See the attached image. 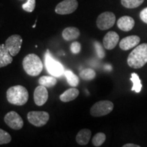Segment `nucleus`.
Segmentation results:
<instances>
[{
    "label": "nucleus",
    "instance_id": "nucleus-5",
    "mask_svg": "<svg viewBox=\"0 0 147 147\" xmlns=\"http://www.w3.org/2000/svg\"><path fill=\"white\" fill-rule=\"evenodd\" d=\"M113 103L108 100H102L93 104L90 110V114L94 117H100L107 115L113 111Z\"/></svg>",
    "mask_w": 147,
    "mask_h": 147
},
{
    "label": "nucleus",
    "instance_id": "nucleus-13",
    "mask_svg": "<svg viewBox=\"0 0 147 147\" xmlns=\"http://www.w3.org/2000/svg\"><path fill=\"white\" fill-rule=\"evenodd\" d=\"M119 41V36L115 32H108L103 39V45L107 50L115 49Z\"/></svg>",
    "mask_w": 147,
    "mask_h": 147
},
{
    "label": "nucleus",
    "instance_id": "nucleus-31",
    "mask_svg": "<svg viewBox=\"0 0 147 147\" xmlns=\"http://www.w3.org/2000/svg\"><path fill=\"white\" fill-rule=\"evenodd\" d=\"M36 23H35V24H34V25H33V28H34V27H36Z\"/></svg>",
    "mask_w": 147,
    "mask_h": 147
},
{
    "label": "nucleus",
    "instance_id": "nucleus-16",
    "mask_svg": "<svg viewBox=\"0 0 147 147\" xmlns=\"http://www.w3.org/2000/svg\"><path fill=\"white\" fill-rule=\"evenodd\" d=\"M80 35V30L74 27H67L62 32V37L65 41H72L76 40L79 38Z\"/></svg>",
    "mask_w": 147,
    "mask_h": 147
},
{
    "label": "nucleus",
    "instance_id": "nucleus-18",
    "mask_svg": "<svg viewBox=\"0 0 147 147\" xmlns=\"http://www.w3.org/2000/svg\"><path fill=\"white\" fill-rule=\"evenodd\" d=\"M79 95V91L75 87L69 89L62 93L59 96V99L63 102H69L74 100Z\"/></svg>",
    "mask_w": 147,
    "mask_h": 147
},
{
    "label": "nucleus",
    "instance_id": "nucleus-24",
    "mask_svg": "<svg viewBox=\"0 0 147 147\" xmlns=\"http://www.w3.org/2000/svg\"><path fill=\"white\" fill-rule=\"evenodd\" d=\"M106 138V136L105 134L104 133H102V132H99V133L96 134L93 136V139H92V143H93L94 146H100L105 142Z\"/></svg>",
    "mask_w": 147,
    "mask_h": 147
},
{
    "label": "nucleus",
    "instance_id": "nucleus-29",
    "mask_svg": "<svg viewBox=\"0 0 147 147\" xmlns=\"http://www.w3.org/2000/svg\"><path fill=\"white\" fill-rule=\"evenodd\" d=\"M140 17L144 23L147 24V8H144L141 11L140 13Z\"/></svg>",
    "mask_w": 147,
    "mask_h": 147
},
{
    "label": "nucleus",
    "instance_id": "nucleus-30",
    "mask_svg": "<svg viewBox=\"0 0 147 147\" xmlns=\"http://www.w3.org/2000/svg\"><path fill=\"white\" fill-rule=\"evenodd\" d=\"M123 147H140V146L135 144H131V143H129V144H124Z\"/></svg>",
    "mask_w": 147,
    "mask_h": 147
},
{
    "label": "nucleus",
    "instance_id": "nucleus-1",
    "mask_svg": "<svg viewBox=\"0 0 147 147\" xmlns=\"http://www.w3.org/2000/svg\"><path fill=\"white\" fill-rule=\"evenodd\" d=\"M147 63V43L138 45L130 53L127 57V64L130 67L139 69Z\"/></svg>",
    "mask_w": 147,
    "mask_h": 147
},
{
    "label": "nucleus",
    "instance_id": "nucleus-28",
    "mask_svg": "<svg viewBox=\"0 0 147 147\" xmlns=\"http://www.w3.org/2000/svg\"><path fill=\"white\" fill-rule=\"evenodd\" d=\"M70 51L73 54H78L81 51V45L78 42H74L70 45Z\"/></svg>",
    "mask_w": 147,
    "mask_h": 147
},
{
    "label": "nucleus",
    "instance_id": "nucleus-22",
    "mask_svg": "<svg viewBox=\"0 0 147 147\" xmlns=\"http://www.w3.org/2000/svg\"><path fill=\"white\" fill-rule=\"evenodd\" d=\"M130 80L133 82V87L131 88V91L136 92V93H140L142 89V85L141 84V80L138 75L136 73H132Z\"/></svg>",
    "mask_w": 147,
    "mask_h": 147
},
{
    "label": "nucleus",
    "instance_id": "nucleus-17",
    "mask_svg": "<svg viewBox=\"0 0 147 147\" xmlns=\"http://www.w3.org/2000/svg\"><path fill=\"white\" fill-rule=\"evenodd\" d=\"M91 136V130L88 129H83L77 134L76 141L80 145H86L89 143Z\"/></svg>",
    "mask_w": 147,
    "mask_h": 147
},
{
    "label": "nucleus",
    "instance_id": "nucleus-15",
    "mask_svg": "<svg viewBox=\"0 0 147 147\" xmlns=\"http://www.w3.org/2000/svg\"><path fill=\"white\" fill-rule=\"evenodd\" d=\"M13 57L10 55L5 45H0V67H5L13 61Z\"/></svg>",
    "mask_w": 147,
    "mask_h": 147
},
{
    "label": "nucleus",
    "instance_id": "nucleus-25",
    "mask_svg": "<svg viewBox=\"0 0 147 147\" xmlns=\"http://www.w3.org/2000/svg\"><path fill=\"white\" fill-rule=\"evenodd\" d=\"M11 136L8 132L0 129V144H8L11 142Z\"/></svg>",
    "mask_w": 147,
    "mask_h": 147
},
{
    "label": "nucleus",
    "instance_id": "nucleus-20",
    "mask_svg": "<svg viewBox=\"0 0 147 147\" xmlns=\"http://www.w3.org/2000/svg\"><path fill=\"white\" fill-rule=\"evenodd\" d=\"M64 75H65L66 79H67V81L68 82V84L71 87H76L79 84V78L76 76V74H74L71 70H65L64 71Z\"/></svg>",
    "mask_w": 147,
    "mask_h": 147
},
{
    "label": "nucleus",
    "instance_id": "nucleus-14",
    "mask_svg": "<svg viewBox=\"0 0 147 147\" xmlns=\"http://www.w3.org/2000/svg\"><path fill=\"white\" fill-rule=\"evenodd\" d=\"M135 25L134 19L131 16H123L117 21V27L123 32H129L134 28Z\"/></svg>",
    "mask_w": 147,
    "mask_h": 147
},
{
    "label": "nucleus",
    "instance_id": "nucleus-21",
    "mask_svg": "<svg viewBox=\"0 0 147 147\" xmlns=\"http://www.w3.org/2000/svg\"><path fill=\"white\" fill-rule=\"evenodd\" d=\"M80 78L84 80H87V81H89V80H93L96 76V73H95V70L91 68H86L82 69L80 71Z\"/></svg>",
    "mask_w": 147,
    "mask_h": 147
},
{
    "label": "nucleus",
    "instance_id": "nucleus-7",
    "mask_svg": "<svg viewBox=\"0 0 147 147\" xmlns=\"http://www.w3.org/2000/svg\"><path fill=\"white\" fill-rule=\"evenodd\" d=\"M116 16L111 12H103L97 18V26L100 30H107L115 25Z\"/></svg>",
    "mask_w": 147,
    "mask_h": 147
},
{
    "label": "nucleus",
    "instance_id": "nucleus-10",
    "mask_svg": "<svg viewBox=\"0 0 147 147\" xmlns=\"http://www.w3.org/2000/svg\"><path fill=\"white\" fill-rule=\"evenodd\" d=\"M4 121L9 127L18 130L23 128L24 122L21 117L16 112L10 111L5 115Z\"/></svg>",
    "mask_w": 147,
    "mask_h": 147
},
{
    "label": "nucleus",
    "instance_id": "nucleus-6",
    "mask_svg": "<svg viewBox=\"0 0 147 147\" xmlns=\"http://www.w3.org/2000/svg\"><path fill=\"white\" fill-rule=\"evenodd\" d=\"M49 114L45 111H31L27 114L29 122L38 127L45 125L49 121Z\"/></svg>",
    "mask_w": 147,
    "mask_h": 147
},
{
    "label": "nucleus",
    "instance_id": "nucleus-19",
    "mask_svg": "<svg viewBox=\"0 0 147 147\" xmlns=\"http://www.w3.org/2000/svg\"><path fill=\"white\" fill-rule=\"evenodd\" d=\"M57 82V80L55 77H53V76H43L38 80V83L40 84V85L44 86V87L47 88L54 87V86L56 85Z\"/></svg>",
    "mask_w": 147,
    "mask_h": 147
},
{
    "label": "nucleus",
    "instance_id": "nucleus-12",
    "mask_svg": "<svg viewBox=\"0 0 147 147\" xmlns=\"http://www.w3.org/2000/svg\"><path fill=\"white\" fill-rule=\"evenodd\" d=\"M140 42V38L139 36H135V35L129 36L123 38L119 42V47L123 51H128L137 47Z\"/></svg>",
    "mask_w": 147,
    "mask_h": 147
},
{
    "label": "nucleus",
    "instance_id": "nucleus-26",
    "mask_svg": "<svg viewBox=\"0 0 147 147\" xmlns=\"http://www.w3.org/2000/svg\"><path fill=\"white\" fill-rule=\"evenodd\" d=\"M36 7V0H27V2L23 3L22 8L27 12H32Z\"/></svg>",
    "mask_w": 147,
    "mask_h": 147
},
{
    "label": "nucleus",
    "instance_id": "nucleus-3",
    "mask_svg": "<svg viewBox=\"0 0 147 147\" xmlns=\"http://www.w3.org/2000/svg\"><path fill=\"white\" fill-rule=\"evenodd\" d=\"M23 67L25 72L29 76H37L42 72L43 64L38 55L32 53L24 57Z\"/></svg>",
    "mask_w": 147,
    "mask_h": 147
},
{
    "label": "nucleus",
    "instance_id": "nucleus-8",
    "mask_svg": "<svg viewBox=\"0 0 147 147\" xmlns=\"http://www.w3.org/2000/svg\"><path fill=\"white\" fill-rule=\"evenodd\" d=\"M23 43V39L20 35H12L9 37L5 41V45L9 53L12 57L16 56L21 49V45Z\"/></svg>",
    "mask_w": 147,
    "mask_h": 147
},
{
    "label": "nucleus",
    "instance_id": "nucleus-9",
    "mask_svg": "<svg viewBox=\"0 0 147 147\" xmlns=\"http://www.w3.org/2000/svg\"><path fill=\"white\" fill-rule=\"evenodd\" d=\"M78 6L77 0H63L58 3L55 8V12L61 15L69 14L74 12Z\"/></svg>",
    "mask_w": 147,
    "mask_h": 147
},
{
    "label": "nucleus",
    "instance_id": "nucleus-11",
    "mask_svg": "<svg viewBox=\"0 0 147 147\" xmlns=\"http://www.w3.org/2000/svg\"><path fill=\"white\" fill-rule=\"evenodd\" d=\"M49 98V92L47 87L39 85L36 88L34 93V102L37 106H43L47 102Z\"/></svg>",
    "mask_w": 147,
    "mask_h": 147
},
{
    "label": "nucleus",
    "instance_id": "nucleus-2",
    "mask_svg": "<svg viewBox=\"0 0 147 147\" xmlns=\"http://www.w3.org/2000/svg\"><path fill=\"white\" fill-rule=\"evenodd\" d=\"M7 100L9 103L16 106H23L27 102L29 93L27 89L22 85L11 87L7 90Z\"/></svg>",
    "mask_w": 147,
    "mask_h": 147
},
{
    "label": "nucleus",
    "instance_id": "nucleus-4",
    "mask_svg": "<svg viewBox=\"0 0 147 147\" xmlns=\"http://www.w3.org/2000/svg\"><path fill=\"white\" fill-rule=\"evenodd\" d=\"M45 63L47 71L52 76L60 77L64 74L65 69L63 65L53 58L49 50H47L45 54Z\"/></svg>",
    "mask_w": 147,
    "mask_h": 147
},
{
    "label": "nucleus",
    "instance_id": "nucleus-23",
    "mask_svg": "<svg viewBox=\"0 0 147 147\" xmlns=\"http://www.w3.org/2000/svg\"><path fill=\"white\" fill-rule=\"evenodd\" d=\"M144 0H121V4L126 8H136L139 7Z\"/></svg>",
    "mask_w": 147,
    "mask_h": 147
},
{
    "label": "nucleus",
    "instance_id": "nucleus-27",
    "mask_svg": "<svg viewBox=\"0 0 147 147\" xmlns=\"http://www.w3.org/2000/svg\"><path fill=\"white\" fill-rule=\"evenodd\" d=\"M94 47L98 57L100 59L104 58L105 57V51H104V49H103L102 45L99 42L95 41L94 42Z\"/></svg>",
    "mask_w": 147,
    "mask_h": 147
}]
</instances>
